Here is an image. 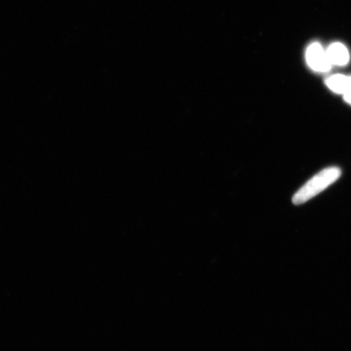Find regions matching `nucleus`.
<instances>
[{
  "mask_svg": "<svg viewBox=\"0 0 351 351\" xmlns=\"http://www.w3.org/2000/svg\"><path fill=\"white\" fill-rule=\"evenodd\" d=\"M341 175V171L337 167L322 170L298 191L293 197V203L295 205L305 204L335 183Z\"/></svg>",
  "mask_w": 351,
  "mask_h": 351,
  "instance_id": "obj_1",
  "label": "nucleus"
},
{
  "mask_svg": "<svg viewBox=\"0 0 351 351\" xmlns=\"http://www.w3.org/2000/svg\"><path fill=\"white\" fill-rule=\"evenodd\" d=\"M306 63L309 67L318 73H327L332 68L326 51L319 43H313L306 51Z\"/></svg>",
  "mask_w": 351,
  "mask_h": 351,
  "instance_id": "obj_2",
  "label": "nucleus"
},
{
  "mask_svg": "<svg viewBox=\"0 0 351 351\" xmlns=\"http://www.w3.org/2000/svg\"><path fill=\"white\" fill-rule=\"evenodd\" d=\"M332 65L345 66L349 63L350 54L348 48L341 43L331 44L326 50Z\"/></svg>",
  "mask_w": 351,
  "mask_h": 351,
  "instance_id": "obj_3",
  "label": "nucleus"
},
{
  "mask_svg": "<svg viewBox=\"0 0 351 351\" xmlns=\"http://www.w3.org/2000/svg\"><path fill=\"white\" fill-rule=\"evenodd\" d=\"M349 77L336 74L326 79V86L336 94L343 95L348 84Z\"/></svg>",
  "mask_w": 351,
  "mask_h": 351,
  "instance_id": "obj_4",
  "label": "nucleus"
},
{
  "mask_svg": "<svg viewBox=\"0 0 351 351\" xmlns=\"http://www.w3.org/2000/svg\"><path fill=\"white\" fill-rule=\"evenodd\" d=\"M343 95L346 102L351 105V77H349L348 84Z\"/></svg>",
  "mask_w": 351,
  "mask_h": 351,
  "instance_id": "obj_5",
  "label": "nucleus"
}]
</instances>
